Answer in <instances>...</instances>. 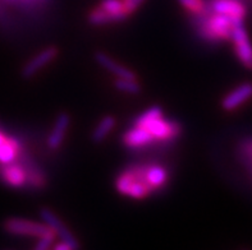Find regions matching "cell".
<instances>
[{
	"mask_svg": "<svg viewBox=\"0 0 252 250\" xmlns=\"http://www.w3.org/2000/svg\"><path fill=\"white\" fill-rule=\"evenodd\" d=\"M25 4H37V3H44L46 0H21Z\"/></svg>",
	"mask_w": 252,
	"mask_h": 250,
	"instance_id": "cell-20",
	"label": "cell"
},
{
	"mask_svg": "<svg viewBox=\"0 0 252 250\" xmlns=\"http://www.w3.org/2000/svg\"><path fill=\"white\" fill-rule=\"evenodd\" d=\"M209 4L213 12L223 14L232 19L234 23H243L246 18V5L241 0H211Z\"/></svg>",
	"mask_w": 252,
	"mask_h": 250,
	"instance_id": "cell-7",
	"label": "cell"
},
{
	"mask_svg": "<svg viewBox=\"0 0 252 250\" xmlns=\"http://www.w3.org/2000/svg\"><path fill=\"white\" fill-rule=\"evenodd\" d=\"M196 25V31L200 37L208 42H223L230 41L232 33L236 23L228 17L215 13L208 8L202 14L193 16Z\"/></svg>",
	"mask_w": 252,
	"mask_h": 250,
	"instance_id": "cell-3",
	"label": "cell"
},
{
	"mask_svg": "<svg viewBox=\"0 0 252 250\" xmlns=\"http://www.w3.org/2000/svg\"><path fill=\"white\" fill-rule=\"evenodd\" d=\"M115 117L112 115H106L97 123V125L94 129L93 134H91V139L95 143H100L105 139L106 137L110 134L113 129L115 128Z\"/></svg>",
	"mask_w": 252,
	"mask_h": 250,
	"instance_id": "cell-14",
	"label": "cell"
},
{
	"mask_svg": "<svg viewBox=\"0 0 252 250\" xmlns=\"http://www.w3.org/2000/svg\"><path fill=\"white\" fill-rule=\"evenodd\" d=\"M95 60L99 63V65H101L104 69H106L108 72L115 76L117 78H127V80H137V76L132 72L131 69L126 68L125 65L119 64L118 61H115L113 57H110L109 55L104 54V53H96L95 54Z\"/></svg>",
	"mask_w": 252,
	"mask_h": 250,
	"instance_id": "cell-12",
	"label": "cell"
},
{
	"mask_svg": "<svg viewBox=\"0 0 252 250\" xmlns=\"http://www.w3.org/2000/svg\"><path fill=\"white\" fill-rule=\"evenodd\" d=\"M241 152H242L243 159L250 166H252V139H246L241 146Z\"/></svg>",
	"mask_w": 252,
	"mask_h": 250,
	"instance_id": "cell-17",
	"label": "cell"
},
{
	"mask_svg": "<svg viewBox=\"0 0 252 250\" xmlns=\"http://www.w3.org/2000/svg\"><path fill=\"white\" fill-rule=\"evenodd\" d=\"M54 248L57 250H73V248L70 247L69 244H67V243H64V241H62L61 244H57Z\"/></svg>",
	"mask_w": 252,
	"mask_h": 250,
	"instance_id": "cell-19",
	"label": "cell"
},
{
	"mask_svg": "<svg viewBox=\"0 0 252 250\" xmlns=\"http://www.w3.org/2000/svg\"><path fill=\"white\" fill-rule=\"evenodd\" d=\"M58 53H59V50L55 46H49V48L41 50L37 55L32 57L29 63L26 64L22 70V76L25 78H31V77H33L45 65H48V64H50L51 61L54 60L55 57L58 56Z\"/></svg>",
	"mask_w": 252,
	"mask_h": 250,
	"instance_id": "cell-10",
	"label": "cell"
},
{
	"mask_svg": "<svg viewBox=\"0 0 252 250\" xmlns=\"http://www.w3.org/2000/svg\"><path fill=\"white\" fill-rule=\"evenodd\" d=\"M169 170L160 164H140L126 168L115 179V189L131 199H146L169 181Z\"/></svg>",
	"mask_w": 252,
	"mask_h": 250,
	"instance_id": "cell-2",
	"label": "cell"
},
{
	"mask_svg": "<svg viewBox=\"0 0 252 250\" xmlns=\"http://www.w3.org/2000/svg\"><path fill=\"white\" fill-rule=\"evenodd\" d=\"M40 216H41V219L44 220L45 223L53 228V231L57 234V236L61 239V241H64V243L69 244L73 249H78L80 248V243L77 241L76 236L69 231V228L64 225L61 219H58L57 215L51 209L42 208L40 211Z\"/></svg>",
	"mask_w": 252,
	"mask_h": 250,
	"instance_id": "cell-8",
	"label": "cell"
},
{
	"mask_svg": "<svg viewBox=\"0 0 252 250\" xmlns=\"http://www.w3.org/2000/svg\"><path fill=\"white\" fill-rule=\"evenodd\" d=\"M252 98V83L245 82L237 85L236 88L232 89L229 93L224 96L221 100V109L224 111L232 112L241 108L242 105L249 102Z\"/></svg>",
	"mask_w": 252,
	"mask_h": 250,
	"instance_id": "cell-9",
	"label": "cell"
},
{
	"mask_svg": "<svg viewBox=\"0 0 252 250\" xmlns=\"http://www.w3.org/2000/svg\"><path fill=\"white\" fill-rule=\"evenodd\" d=\"M182 127L177 121L166 119L159 106H153L137 116L132 128L123 134V144L129 149L145 148L155 143L177 139Z\"/></svg>",
	"mask_w": 252,
	"mask_h": 250,
	"instance_id": "cell-1",
	"label": "cell"
},
{
	"mask_svg": "<svg viewBox=\"0 0 252 250\" xmlns=\"http://www.w3.org/2000/svg\"><path fill=\"white\" fill-rule=\"evenodd\" d=\"M145 1H146V0H125L126 6H127L128 12L131 13V16L145 3Z\"/></svg>",
	"mask_w": 252,
	"mask_h": 250,
	"instance_id": "cell-18",
	"label": "cell"
},
{
	"mask_svg": "<svg viewBox=\"0 0 252 250\" xmlns=\"http://www.w3.org/2000/svg\"><path fill=\"white\" fill-rule=\"evenodd\" d=\"M4 228L5 231L13 235H19V236H30V238L40 239L46 235L55 234L53 228L46 223H38V222L27 221L23 219H9L4 222ZM57 235V234H55Z\"/></svg>",
	"mask_w": 252,
	"mask_h": 250,
	"instance_id": "cell-5",
	"label": "cell"
},
{
	"mask_svg": "<svg viewBox=\"0 0 252 250\" xmlns=\"http://www.w3.org/2000/svg\"><path fill=\"white\" fill-rule=\"evenodd\" d=\"M5 138H6L5 134H4L3 132H0V144H1V143H3L4 140H5Z\"/></svg>",
	"mask_w": 252,
	"mask_h": 250,
	"instance_id": "cell-21",
	"label": "cell"
},
{
	"mask_svg": "<svg viewBox=\"0 0 252 250\" xmlns=\"http://www.w3.org/2000/svg\"><path fill=\"white\" fill-rule=\"evenodd\" d=\"M70 125V116L67 112H62L58 115L53 129L48 137V147L50 149H58L62 146L64 138L67 136V132Z\"/></svg>",
	"mask_w": 252,
	"mask_h": 250,
	"instance_id": "cell-11",
	"label": "cell"
},
{
	"mask_svg": "<svg viewBox=\"0 0 252 250\" xmlns=\"http://www.w3.org/2000/svg\"><path fill=\"white\" fill-rule=\"evenodd\" d=\"M131 16L125 0H101L89 13V22L93 26H105L125 21Z\"/></svg>",
	"mask_w": 252,
	"mask_h": 250,
	"instance_id": "cell-4",
	"label": "cell"
},
{
	"mask_svg": "<svg viewBox=\"0 0 252 250\" xmlns=\"http://www.w3.org/2000/svg\"><path fill=\"white\" fill-rule=\"evenodd\" d=\"M115 87L119 91L129 93V95H137L141 92V85L138 84L137 80H127V78H118L115 81Z\"/></svg>",
	"mask_w": 252,
	"mask_h": 250,
	"instance_id": "cell-16",
	"label": "cell"
},
{
	"mask_svg": "<svg viewBox=\"0 0 252 250\" xmlns=\"http://www.w3.org/2000/svg\"><path fill=\"white\" fill-rule=\"evenodd\" d=\"M230 41L233 42V50L237 59L246 69L252 70V42L243 23H237L234 26Z\"/></svg>",
	"mask_w": 252,
	"mask_h": 250,
	"instance_id": "cell-6",
	"label": "cell"
},
{
	"mask_svg": "<svg viewBox=\"0 0 252 250\" xmlns=\"http://www.w3.org/2000/svg\"><path fill=\"white\" fill-rule=\"evenodd\" d=\"M178 3L185 8L191 16H198L208 10L209 4L205 0H178Z\"/></svg>",
	"mask_w": 252,
	"mask_h": 250,
	"instance_id": "cell-15",
	"label": "cell"
},
{
	"mask_svg": "<svg viewBox=\"0 0 252 250\" xmlns=\"http://www.w3.org/2000/svg\"><path fill=\"white\" fill-rule=\"evenodd\" d=\"M22 148L18 140L12 137H6L1 144H0V164L1 165H9L13 164L21 156Z\"/></svg>",
	"mask_w": 252,
	"mask_h": 250,
	"instance_id": "cell-13",
	"label": "cell"
}]
</instances>
